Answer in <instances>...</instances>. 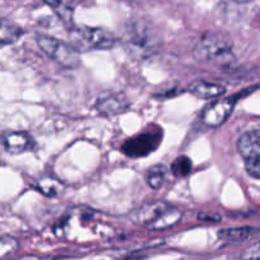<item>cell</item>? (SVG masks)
Segmentation results:
<instances>
[{
    "label": "cell",
    "instance_id": "30bf717a",
    "mask_svg": "<svg viewBox=\"0 0 260 260\" xmlns=\"http://www.w3.org/2000/svg\"><path fill=\"white\" fill-rule=\"evenodd\" d=\"M128 107V101L122 94H111L106 98H101L96 103V108H98L99 113L106 114V116H114V114L123 113Z\"/></svg>",
    "mask_w": 260,
    "mask_h": 260
},
{
    "label": "cell",
    "instance_id": "52a82bcc",
    "mask_svg": "<svg viewBox=\"0 0 260 260\" xmlns=\"http://www.w3.org/2000/svg\"><path fill=\"white\" fill-rule=\"evenodd\" d=\"M124 42L127 43L132 51H136L140 55L150 53L155 47L154 38L147 29L146 25L139 23H129L128 27L124 29Z\"/></svg>",
    "mask_w": 260,
    "mask_h": 260
},
{
    "label": "cell",
    "instance_id": "9a60e30c",
    "mask_svg": "<svg viewBox=\"0 0 260 260\" xmlns=\"http://www.w3.org/2000/svg\"><path fill=\"white\" fill-rule=\"evenodd\" d=\"M62 184L53 178H43L38 182V190L47 197H55L60 194Z\"/></svg>",
    "mask_w": 260,
    "mask_h": 260
},
{
    "label": "cell",
    "instance_id": "277c9868",
    "mask_svg": "<svg viewBox=\"0 0 260 260\" xmlns=\"http://www.w3.org/2000/svg\"><path fill=\"white\" fill-rule=\"evenodd\" d=\"M37 45L51 60L57 62L62 68L74 70L80 66V56L71 45L46 35L37 36Z\"/></svg>",
    "mask_w": 260,
    "mask_h": 260
},
{
    "label": "cell",
    "instance_id": "7c38bea8",
    "mask_svg": "<svg viewBox=\"0 0 260 260\" xmlns=\"http://www.w3.org/2000/svg\"><path fill=\"white\" fill-rule=\"evenodd\" d=\"M22 33V29L14 23L0 18V47L17 42Z\"/></svg>",
    "mask_w": 260,
    "mask_h": 260
},
{
    "label": "cell",
    "instance_id": "3957f363",
    "mask_svg": "<svg viewBox=\"0 0 260 260\" xmlns=\"http://www.w3.org/2000/svg\"><path fill=\"white\" fill-rule=\"evenodd\" d=\"M70 41L76 51L109 50L116 45L117 38L104 28L80 27L71 30Z\"/></svg>",
    "mask_w": 260,
    "mask_h": 260
},
{
    "label": "cell",
    "instance_id": "5b68a950",
    "mask_svg": "<svg viewBox=\"0 0 260 260\" xmlns=\"http://www.w3.org/2000/svg\"><path fill=\"white\" fill-rule=\"evenodd\" d=\"M238 151L251 178L260 179V131H248L238 140Z\"/></svg>",
    "mask_w": 260,
    "mask_h": 260
},
{
    "label": "cell",
    "instance_id": "8992f818",
    "mask_svg": "<svg viewBox=\"0 0 260 260\" xmlns=\"http://www.w3.org/2000/svg\"><path fill=\"white\" fill-rule=\"evenodd\" d=\"M161 129L156 128L155 131L152 129H146L142 134L136 135L132 139H128L122 146V150L126 155L131 157H140L146 156L147 154L154 151L160 144L161 140Z\"/></svg>",
    "mask_w": 260,
    "mask_h": 260
},
{
    "label": "cell",
    "instance_id": "ac0fdd59",
    "mask_svg": "<svg viewBox=\"0 0 260 260\" xmlns=\"http://www.w3.org/2000/svg\"><path fill=\"white\" fill-rule=\"evenodd\" d=\"M243 260H260V241L249 246L243 253Z\"/></svg>",
    "mask_w": 260,
    "mask_h": 260
},
{
    "label": "cell",
    "instance_id": "e0dca14e",
    "mask_svg": "<svg viewBox=\"0 0 260 260\" xmlns=\"http://www.w3.org/2000/svg\"><path fill=\"white\" fill-rule=\"evenodd\" d=\"M18 249V241L12 236H3L0 238V260L8 258L15 253Z\"/></svg>",
    "mask_w": 260,
    "mask_h": 260
},
{
    "label": "cell",
    "instance_id": "9c48e42d",
    "mask_svg": "<svg viewBox=\"0 0 260 260\" xmlns=\"http://www.w3.org/2000/svg\"><path fill=\"white\" fill-rule=\"evenodd\" d=\"M3 147L10 154H22L35 147V140L28 132L5 131L0 135Z\"/></svg>",
    "mask_w": 260,
    "mask_h": 260
},
{
    "label": "cell",
    "instance_id": "ba28073f",
    "mask_svg": "<svg viewBox=\"0 0 260 260\" xmlns=\"http://www.w3.org/2000/svg\"><path fill=\"white\" fill-rule=\"evenodd\" d=\"M234 98H222L208 104L201 114V121L207 127H218L225 123L235 108Z\"/></svg>",
    "mask_w": 260,
    "mask_h": 260
},
{
    "label": "cell",
    "instance_id": "8fae6325",
    "mask_svg": "<svg viewBox=\"0 0 260 260\" xmlns=\"http://www.w3.org/2000/svg\"><path fill=\"white\" fill-rule=\"evenodd\" d=\"M188 90L194 96L201 99H217L225 94V86L217 83L206 80H196L189 85Z\"/></svg>",
    "mask_w": 260,
    "mask_h": 260
},
{
    "label": "cell",
    "instance_id": "7a4b0ae2",
    "mask_svg": "<svg viewBox=\"0 0 260 260\" xmlns=\"http://www.w3.org/2000/svg\"><path fill=\"white\" fill-rule=\"evenodd\" d=\"M194 57L203 62H213L217 65H230L235 60L233 43L228 36L222 33H206L196 43Z\"/></svg>",
    "mask_w": 260,
    "mask_h": 260
},
{
    "label": "cell",
    "instance_id": "6da1fadb",
    "mask_svg": "<svg viewBox=\"0 0 260 260\" xmlns=\"http://www.w3.org/2000/svg\"><path fill=\"white\" fill-rule=\"evenodd\" d=\"M183 212L165 202L145 203L135 210L129 218L137 225L145 226L150 230H164L177 225Z\"/></svg>",
    "mask_w": 260,
    "mask_h": 260
},
{
    "label": "cell",
    "instance_id": "4fadbf2b",
    "mask_svg": "<svg viewBox=\"0 0 260 260\" xmlns=\"http://www.w3.org/2000/svg\"><path fill=\"white\" fill-rule=\"evenodd\" d=\"M254 234H255V229L251 228L226 229V230H221L218 233V238L226 243H238V241H244L251 238Z\"/></svg>",
    "mask_w": 260,
    "mask_h": 260
},
{
    "label": "cell",
    "instance_id": "ffe728a7",
    "mask_svg": "<svg viewBox=\"0 0 260 260\" xmlns=\"http://www.w3.org/2000/svg\"><path fill=\"white\" fill-rule=\"evenodd\" d=\"M235 3H238V4H246V3L251 2V0H234Z\"/></svg>",
    "mask_w": 260,
    "mask_h": 260
},
{
    "label": "cell",
    "instance_id": "d6986e66",
    "mask_svg": "<svg viewBox=\"0 0 260 260\" xmlns=\"http://www.w3.org/2000/svg\"><path fill=\"white\" fill-rule=\"evenodd\" d=\"M198 217H200L201 220H210V221H218V220H220V216H218V215H212V216L200 215Z\"/></svg>",
    "mask_w": 260,
    "mask_h": 260
},
{
    "label": "cell",
    "instance_id": "2e32d148",
    "mask_svg": "<svg viewBox=\"0 0 260 260\" xmlns=\"http://www.w3.org/2000/svg\"><path fill=\"white\" fill-rule=\"evenodd\" d=\"M192 160L188 156H185V155H180V156H178L173 161L170 169H172V173L175 177H185V175H188L192 172Z\"/></svg>",
    "mask_w": 260,
    "mask_h": 260
},
{
    "label": "cell",
    "instance_id": "5bb4252c",
    "mask_svg": "<svg viewBox=\"0 0 260 260\" xmlns=\"http://www.w3.org/2000/svg\"><path fill=\"white\" fill-rule=\"evenodd\" d=\"M168 178V169L165 165L156 164L150 168L146 173V182L154 189H160Z\"/></svg>",
    "mask_w": 260,
    "mask_h": 260
}]
</instances>
